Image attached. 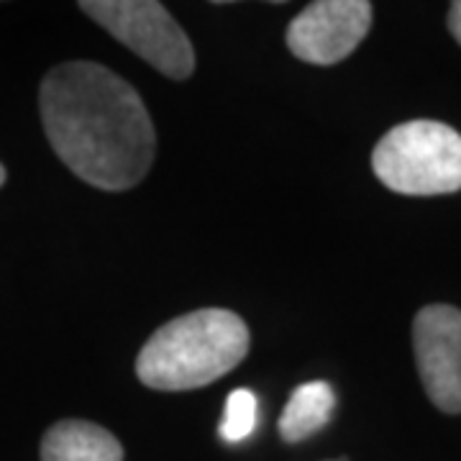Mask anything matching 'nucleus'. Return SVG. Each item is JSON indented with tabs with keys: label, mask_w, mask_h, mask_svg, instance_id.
<instances>
[{
	"label": "nucleus",
	"mask_w": 461,
	"mask_h": 461,
	"mask_svg": "<svg viewBox=\"0 0 461 461\" xmlns=\"http://www.w3.org/2000/svg\"><path fill=\"white\" fill-rule=\"evenodd\" d=\"M39 111L54 154L80 180L121 193L147 177L157 133L141 95L98 62H65L47 72Z\"/></svg>",
	"instance_id": "nucleus-1"
},
{
	"label": "nucleus",
	"mask_w": 461,
	"mask_h": 461,
	"mask_svg": "<svg viewBox=\"0 0 461 461\" xmlns=\"http://www.w3.org/2000/svg\"><path fill=\"white\" fill-rule=\"evenodd\" d=\"M249 346L241 315L223 308L193 311L151 333L136 357V377L162 393L198 390L239 366Z\"/></svg>",
	"instance_id": "nucleus-2"
},
{
	"label": "nucleus",
	"mask_w": 461,
	"mask_h": 461,
	"mask_svg": "<svg viewBox=\"0 0 461 461\" xmlns=\"http://www.w3.org/2000/svg\"><path fill=\"white\" fill-rule=\"evenodd\" d=\"M377 180L400 195H448L461 190V133L418 118L384 133L372 151Z\"/></svg>",
	"instance_id": "nucleus-3"
},
{
	"label": "nucleus",
	"mask_w": 461,
	"mask_h": 461,
	"mask_svg": "<svg viewBox=\"0 0 461 461\" xmlns=\"http://www.w3.org/2000/svg\"><path fill=\"white\" fill-rule=\"evenodd\" d=\"M80 11L169 80L195 72V51L175 16L157 0H83Z\"/></svg>",
	"instance_id": "nucleus-4"
},
{
	"label": "nucleus",
	"mask_w": 461,
	"mask_h": 461,
	"mask_svg": "<svg viewBox=\"0 0 461 461\" xmlns=\"http://www.w3.org/2000/svg\"><path fill=\"white\" fill-rule=\"evenodd\" d=\"M372 3L315 0L287 26V47L308 65L329 67L346 59L372 29Z\"/></svg>",
	"instance_id": "nucleus-5"
},
{
	"label": "nucleus",
	"mask_w": 461,
	"mask_h": 461,
	"mask_svg": "<svg viewBox=\"0 0 461 461\" xmlns=\"http://www.w3.org/2000/svg\"><path fill=\"white\" fill-rule=\"evenodd\" d=\"M412 351L429 400L444 412H461V311L426 305L412 321Z\"/></svg>",
	"instance_id": "nucleus-6"
},
{
	"label": "nucleus",
	"mask_w": 461,
	"mask_h": 461,
	"mask_svg": "<svg viewBox=\"0 0 461 461\" xmlns=\"http://www.w3.org/2000/svg\"><path fill=\"white\" fill-rule=\"evenodd\" d=\"M41 461H123V446L103 426L67 418L44 433Z\"/></svg>",
	"instance_id": "nucleus-7"
},
{
	"label": "nucleus",
	"mask_w": 461,
	"mask_h": 461,
	"mask_svg": "<svg viewBox=\"0 0 461 461\" xmlns=\"http://www.w3.org/2000/svg\"><path fill=\"white\" fill-rule=\"evenodd\" d=\"M333 408H336V393L329 382H305L295 387L277 423L282 441L297 444L315 436L318 430L329 426Z\"/></svg>",
	"instance_id": "nucleus-8"
},
{
	"label": "nucleus",
	"mask_w": 461,
	"mask_h": 461,
	"mask_svg": "<svg viewBox=\"0 0 461 461\" xmlns=\"http://www.w3.org/2000/svg\"><path fill=\"white\" fill-rule=\"evenodd\" d=\"M254 429H257V395L247 387H239L226 397L218 433L226 444H239L249 438Z\"/></svg>",
	"instance_id": "nucleus-9"
},
{
	"label": "nucleus",
	"mask_w": 461,
	"mask_h": 461,
	"mask_svg": "<svg viewBox=\"0 0 461 461\" xmlns=\"http://www.w3.org/2000/svg\"><path fill=\"white\" fill-rule=\"evenodd\" d=\"M448 32L461 44V0L451 3V8H448Z\"/></svg>",
	"instance_id": "nucleus-10"
},
{
	"label": "nucleus",
	"mask_w": 461,
	"mask_h": 461,
	"mask_svg": "<svg viewBox=\"0 0 461 461\" xmlns=\"http://www.w3.org/2000/svg\"><path fill=\"white\" fill-rule=\"evenodd\" d=\"M5 177H8V175H5V167L0 165V187L5 185Z\"/></svg>",
	"instance_id": "nucleus-11"
},
{
	"label": "nucleus",
	"mask_w": 461,
	"mask_h": 461,
	"mask_svg": "<svg viewBox=\"0 0 461 461\" xmlns=\"http://www.w3.org/2000/svg\"><path fill=\"white\" fill-rule=\"evenodd\" d=\"M336 461H346V459H336Z\"/></svg>",
	"instance_id": "nucleus-12"
}]
</instances>
